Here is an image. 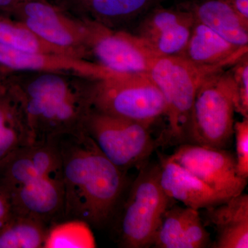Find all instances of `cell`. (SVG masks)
<instances>
[{"mask_svg": "<svg viewBox=\"0 0 248 248\" xmlns=\"http://www.w3.org/2000/svg\"><path fill=\"white\" fill-rule=\"evenodd\" d=\"M172 201L159 181V165L143 164L121 215L119 242L125 248L153 246L161 218Z\"/></svg>", "mask_w": 248, "mask_h": 248, "instance_id": "obj_7", "label": "cell"}, {"mask_svg": "<svg viewBox=\"0 0 248 248\" xmlns=\"http://www.w3.org/2000/svg\"><path fill=\"white\" fill-rule=\"evenodd\" d=\"M96 58L104 68L120 74L149 73L160 55L143 37L100 28L85 30Z\"/></svg>", "mask_w": 248, "mask_h": 248, "instance_id": "obj_10", "label": "cell"}, {"mask_svg": "<svg viewBox=\"0 0 248 248\" xmlns=\"http://www.w3.org/2000/svg\"><path fill=\"white\" fill-rule=\"evenodd\" d=\"M25 110L32 143L82 130L92 108V88L82 89L55 74L15 85Z\"/></svg>", "mask_w": 248, "mask_h": 248, "instance_id": "obj_3", "label": "cell"}, {"mask_svg": "<svg viewBox=\"0 0 248 248\" xmlns=\"http://www.w3.org/2000/svg\"><path fill=\"white\" fill-rule=\"evenodd\" d=\"M236 85L234 74L217 71L197 90L189 125L187 143L225 148L234 136Z\"/></svg>", "mask_w": 248, "mask_h": 248, "instance_id": "obj_5", "label": "cell"}, {"mask_svg": "<svg viewBox=\"0 0 248 248\" xmlns=\"http://www.w3.org/2000/svg\"><path fill=\"white\" fill-rule=\"evenodd\" d=\"M16 11L23 15L25 26L47 43L77 55L75 47L85 40V30L76 29L53 6L41 0H26Z\"/></svg>", "mask_w": 248, "mask_h": 248, "instance_id": "obj_11", "label": "cell"}, {"mask_svg": "<svg viewBox=\"0 0 248 248\" xmlns=\"http://www.w3.org/2000/svg\"><path fill=\"white\" fill-rule=\"evenodd\" d=\"M221 70L197 64L176 55L156 59L149 76L164 96L169 122V128L158 140V145L187 143L191 110L197 90L205 78Z\"/></svg>", "mask_w": 248, "mask_h": 248, "instance_id": "obj_4", "label": "cell"}, {"mask_svg": "<svg viewBox=\"0 0 248 248\" xmlns=\"http://www.w3.org/2000/svg\"><path fill=\"white\" fill-rule=\"evenodd\" d=\"M147 0H91L93 10L105 17H121L136 12Z\"/></svg>", "mask_w": 248, "mask_h": 248, "instance_id": "obj_23", "label": "cell"}, {"mask_svg": "<svg viewBox=\"0 0 248 248\" xmlns=\"http://www.w3.org/2000/svg\"><path fill=\"white\" fill-rule=\"evenodd\" d=\"M211 243L200 210L185 206H170L155 235L156 248H204Z\"/></svg>", "mask_w": 248, "mask_h": 248, "instance_id": "obj_13", "label": "cell"}, {"mask_svg": "<svg viewBox=\"0 0 248 248\" xmlns=\"http://www.w3.org/2000/svg\"><path fill=\"white\" fill-rule=\"evenodd\" d=\"M169 157L226 199L243 193L248 179L239 175L235 156L225 148L179 145Z\"/></svg>", "mask_w": 248, "mask_h": 248, "instance_id": "obj_9", "label": "cell"}, {"mask_svg": "<svg viewBox=\"0 0 248 248\" xmlns=\"http://www.w3.org/2000/svg\"><path fill=\"white\" fill-rule=\"evenodd\" d=\"M32 143L22 101L14 85L0 86V163L11 153Z\"/></svg>", "mask_w": 248, "mask_h": 248, "instance_id": "obj_16", "label": "cell"}, {"mask_svg": "<svg viewBox=\"0 0 248 248\" xmlns=\"http://www.w3.org/2000/svg\"><path fill=\"white\" fill-rule=\"evenodd\" d=\"M159 165L160 184L165 193L172 200L200 210L216 206L229 200L217 193L169 156H161Z\"/></svg>", "mask_w": 248, "mask_h": 248, "instance_id": "obj_12", "label": "cell"}, {"mask_svg": "<svg viewBox=\"0 0 248 248\" xmlns=\"http://www.w3.org/2000/svg\"><path fill=\"white\" fill-rule=\"evenodd\" d=\"M26 0H0V10L5 11H16L17 8Z\"/></svg>", "mask_w": 248, "mask_h": 248, "instance_id": "obj_28", "label": "cell"}, {"mask_svg": "<svg viewBox=\"0 0 248 248\" xmlns=\"http://www.w3.org/2000/svg\"><path fill=\"white\" fill-rule=\"evenodd\" d=\"M191 16L163 11L153 16L143 36L160 56L175 55L185 49L190 39Z\"/></svg>", "mask_w": 248, "mask_h": 248, "instance_id": "obj_18", "label": "cell"}, {"mask_svg": "<svg viewBox=\"0 0 248 248\" xmlns=\"http://www.w3.org/2000/svg\"><path fill=\"white\" fill-rule=\"evenodd\" d=\"M0 192L14 215L32 217L48 226L63 220L62 162L56 143L35 142L3 160Z\"/></svg>", "mask_w": 248, "mask_h": 248, "instance_id": "obj_2", "label": "cell"}, {"mask_svg": "<svg viewBox=\"0 0 248 248\" xmlns=\"http://www.w3.org/2000/svg\"><path fill=\"white\" fill-rule=\"evenodd\" d=\"M13 212L9 202L4 195L0 192V230L4 228L12 217Z\"/></svg>", "mask_w": 248, "mask_h": 248, "instance_id": "obj_26", "label": "cell"}, {"mask_svg": "<svg viewBox=\"0 0 248 248\" xmlns=\"http://www.w3.org/2000/svg\"><path fill=\"white\" fill-rule=\"evenodd\" d=\"M199 22L238 47H248V22L227 0H208L197 11Z\"/></svg>", "mask_w": 248, "mask_h": 248, "instance_id": "obj_19", "label": "cell"}, {"mask_svg": "<svg viewBox=\"0 0 248 248\" xmlns=\"http://www.w3.org/2000/svg\"><path fill=\"white\" fill-rule=\"evenodd\" d=\"M4 68H5L4 67L0 65V86L5 84L4 81L1 80V78H2L3 69H4Z\"/></svg>", "mask_w": 248, "mask_h": 248, "instance_id": "obj_29", "label": "cell"}, {"mask_svg": "<svg viewBox=\"0 0 248 248\" xmlns=\"http://www.w3.org/2000/svg\"><path fill=\"white\" fill-rule=\"evenodd\" d=\"M0 45L27 53L60 54L77 57L74 53L47 43L27 27L0 17Z\"/></svg>", "mask_w": 248, "mask_h": 248, "instance_id": "obj_21", "label": "cell"}, {"mask_svg": "<svg viewBox=\"0 0 248 248\" xmlns=\"http://www.w3.org/2000/svg\"><path fill=\"white\" fill-rule=\"evenodd\" d=\"M236 85L235 110L244 118H248V66L245 62L234 73Z\"/></svg>", "mask_w": 248, "mask_h": 248, "instance_id": "obj_25", "label": "cell"}, {"mask_svg": "<svg viewBox=\"0 0 248 248\" xmlns=\"http://www.w3.org/2000/svg\"><path fill=\"white\" fill-rule=\"evenodd\" d=\"M236 169L240 176L248 180V118L234 124Z\"/></svg>", "mask_w": 248, "mask_h": 248, "instance_id": "obj_24", "label": "cell"}, {"mask_svg": "<svg viewBox=\"0 0 248 248\" xmlns=\"http://www.w3.org/2000/svg\"><path fill=\"white\" fill-rule=\"evenodd\" d=\"M0 65L7 69L17 71H71L99 80L115 73L102 65L85 62L78 57L60 54L27 53L1 45Z\"/></svg>", "mask_w": 248, "mask_h": 248, "instance_id": "obj_14", "label": "cell"}, {"mask_svg": "<svg viewBox=\"0 0 248 248\" xmlns=\"http://www.w3.org/2000/svg\"><path fill=\"white\" fill-rule=\"evenodd\" d=\"M92 108L149 126L166 115L164 96L149 73H115L99 80L92 88Z\"/></svg>", "mask_w": 248, "mask_h": 248, "instance_id": "obj_6", "label": "cell"}, {"mask_svg": "<svg viewBox=\"0 0 248 248\" xmlns=\"http://www.w3.org/2000/svg\"><path fill=\"white\" fill-rule=\"evenodd\" d=\"M49 227L32 217L14 214L0 230V248H44Z\"/></svg>", "mask_w": 248, "mask_h": 248, "instance_id": "obj_20", "label": "cell"}, {"mask_svg": "<svg viewBox=\"0 0 248 248\" xmlns=\"http://www.w3.org/2000/svg\"><path fill=\"white\" fill-rule=\"evenodd\" d=\"M64 193L63 220L101 228L112 217L125 189V172L112 164L84 129L56 138Z\"/></svg>", "mask_w": 248, "mask_h": 248, "instance_id": "obj_1", "label": "cell"}, {"mask_svg": "<svg viewBox=\"0 0 248 248\" xmlns=\"http://www.w3.org/2000/svg\"><path fill=\"white\" fill-rule=\"evenodd\" d=\"M96 241L91 226L79 219H66L49 227L44 248H93Z\"/></svg>", "mask_w": 248, "mask_h": 248, "instance_id": "obj_22", "label": "cell"}, {"mask_svg": "<svg viewBox=\"0 0 248 248\" xmlns=\"http://www.w3.org/2000/svg\"><path fill=\"white\" fill-rule=\"evenodd\" d=\"M245 21L248 20V0H227Z\"/></svg>", "mask_w": 248, "mask_h": 248, "instance_id": "obj_27", "label": "cell"}, {"mask_svg": "<svg viewBox=\"0 0 248 248\" xmlns=\"http://www.w3.org/2000/svg\"><path fill=\"white\" fill-rule=\"evenodd\" d=\"M215 227L214 248H248V195L240 194L216 206L205 209Z\"/></svg>", "mask_w": 248, "mask_h": 248, "instance_id": "obj_15", "label": "cell"}, {"mask_svg": "<svg viewBox=\"0 0 248 248\" xmlns=\"http://www.w3.org/2000/svg\"><path fill=\"white\" fill-rule=\"evenodd\" d=\"M103 154L126 173L144 164L158 146L146 124L91 108L83 125Z\"/></svg>", "mask_w": 248, "mask_h": 248, "instance_id": "obj_8", "label": "cell"}, {"mask_svg": "<svg viewBox=\"0 0 248 248\" xmlns=\"http://www.w3.org/2000/svg\"><path fill=\"white\" fill-rule=\"evenodd\" d=\"M248 47L230 43L202 23L192 30L187 42L185 58L202 66L223 68L243 56Z\"/></svg>", "mask_w": 248, "mask_h": 248, "instance_id": "obj_17", "label": "cell"}]
</instances>
